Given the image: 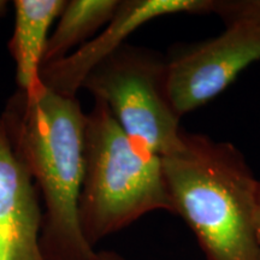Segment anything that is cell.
I'll return each mask as SVG.
<instances>
[{"label":"cell","instance_id":"obj_1","mask_svg":"<svg viewBox=\"0 0 260 260\" xmlns=\"http://www.w3.org/2000/svg\"><path fill=\"white\" fill-rule=\"evenodd\" d=\"M12 149L44 203L41 251L46 260H94L81 229L86 113L77 98L48 89L17 90L0 112Z\"/></svg>","mask_w":260,"mask_h":260},{"label":"cell","instance_id":"obj_2","mask_svg":"<svg viewBox=\"0 0 260 260\" xmlns=\"http://www.w3.org/2000/svg\"><path fill=\"white\" fill-rule=\"evenodd\" d=\"M161 165L172 213L190 228L207 260H258L260 181L235 146L184 130Z\"/></svg>","mask_w":260,"mask_h":260},{"label":"cell","instance_id":"obj_3","mask_svg":"<svg viewBox=\"0 0 260 260\" xmlns=\"http://www.w3.org/2000/svg\"><path fill=\"white\" fill-rule=\"evenodd\" d=\"M172 213L161 158L136 145L105 104L86 113L81 229L93 247L153 211Z\"/></svg>","mask_w":260,"mask_h":260},{"label":"cell","instance_id":"obj_4","mask_svg":"<svg viewBox=\"0 0 260 260\" xmlns=\"http://www.w3.org/2000/svg\"><path fill=\"white\" fill-rule=\"evenodd\" d=\"M82 88L149 153L162 158L181 146L184 130L169 92L167 56L126 42L90 70Z\"/></svg>","mask_w":260,"mask_h":260},{"label":"cell","instance_id":"obj_5","mask_svg":"<svg viewBox=\"0 0 260 260\" xmlns=\"http://www.w3.org/2000/svg\"><path fill=\"white\" fill-rule=\"evenodd\" d=\"M224 30L177 45L167 56L169 92L183 117L223 93L247 67L260 60V0H216Z\"/></svg>","mask_w":260,"mask_h":260},{"label":"cell","instance_id":"obj_6","mask_svg":"<svg viewBox=\"0 0 260 260\" xmlns=\"http://www.w3.org/2000/svg\"><path fill=\"white\" fill-rule=\"evenodd\" d=\"M214 4L216 0H119L99 34L64 59L42 68L41 82L53 92L75 98L90 70L126 44L140 27L162 16L213 14Z\"/></svg>","mask_w":260,"mask_h":260},{"label":"cell","instance_id":"obj_7","mask_svg":"<svg viewBox=\"0 0 260 260\" xmlns=\"http://www.w3.org/2000/svg\"><path fill=\"white\" fill-rule=\"evenodd\" d=\"M40 194L12 149L0 115V260H46Z\"/></svg>","mask_w":260,"mask_h":260},{"label":"cell","instance_id":"obj_8","mask_svg":"<svg viewBox=\"0 0 260 260\" xmlns=\"http://www.w3.org/2000/svg\"><path fill=\"white\" fill-rule=\"evenodd\" d=\"M65 0H15V25L9 51L16 67L18 90L40 87L41 69L51 28L64 9Z\"/></svg>","mask_w":260,"mask_h":260},{"label":"cell","instance_id":"obj_9","mask_svg":"<svg viewBox=\"0 0 260 260\" xmlns=\"http://www.w3.org/2000/svg\"><path fill=\"white\" fill-rule=\"evenodd\" d=\"M119 0H69L45 50L42 68L57 63L95 37L113 17ZM42 70V69H41Z\"/></svg>","mask_w":260,"mask_h":260},{"label":"cell","instance_id":"obj_10","mask_svg":"<svg viewBox=\"0 0 260 260\" xmlns=\"http://www.w3.org/2000/svg\"><path fill=\"white\" fill-rule=\"evenodd\" d=\"M254 236H255V243H256V251H258V260H260V186H259L258 200H256V207H255Z\"/></svg>","mask_w":260,"mask_h":260},{"label":"cell","instance_id":"obj_11","mask_svg":"<svg viewBox=\"0 0 260 260\" xmlns=\"http://www.w3.org/2000/svg\"><path fill=\"white\" fill-rule=\"evenodd\" d=\"M94 260H125L112 252H98Z\"/></svg>","mask_w":260,"mask_h":260},{"label":"cell","instance_id":"obj_12","mask_svg":"<svg viewBox=\"0 0 260 260\" xmlns=\"http://www.w3.org/2000/svg\"><path fill=\"white\" fill-rule=\"evenodd\" d=\"M8 11V2L5 0H0V17H3Z\"/></svg>","mask_w":260,"mask_h":260}]
</instances>
